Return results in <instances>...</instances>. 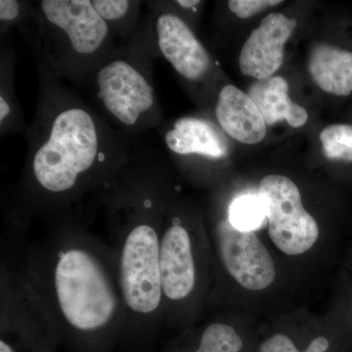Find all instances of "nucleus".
I'll use <instances>...</instances> for the list:
<instances>
[{
	"instance_id": "1a4fd4ad",
	"label": "nucleus",
	"mask_w": 352,
	"mask_h": 352,
	"mask_svg": "<svg viewBox=\"0 0 352 352\" xmlns=\"http://www.w3.org/2000/svg\"><path fill=\"white\" fill-rule=\"evenodd\" d=\"M296 21L281 13L266 16L252 32L241 50L239 66L245 76L256 80L271 78L284 62L285 44L291 38Z\"/></svg>"
},
{
	"instance_id": "412c9836",
	"label": "nucleus",
	"mask_w": 352,
	"mask_h": 352,
	"mask_svg": "<svg viewBox=\"0 0 352 352\" xmlns=\"http://www.w3.org/2000/svg\"><path fill=\"white\" fill-rule=\"evenodd\" d=\"M282 2L279 0H230L228 7L237 17L248 19L268 7L279 6Z\"/></svg>"
},
{
	"instance_id": "5701e85b",
	"label": "nucleus",
	"mask_w": 352,
	"mask_h": 352,
	"mask_svg": "<svg viewBox=\"0 0 352 352\" xmlns=\"http://www.w3.org/2000/svg\"><path fill=\"white\" fill-rule=\"evenodd\" d=\"M175 4L183 9H194L200 6L201 1H199V0H177L175 1Z\"/></svg>"
},
{
	"instance_id": "f8f14e48",
	"label": "nucleus",
	"mask_w": 352,
	"mask_h": 352,
	"mask_svg": "<svg viewBox=\"0 0 352 352\" xmlns=\"http://www.w3.org/2000/svg\"><path fill=\"white\" fill-rule=\"evenodd\" d=\"M164 143L178 156H201L220 160L228 154L226 138L208 120L197 117L176 120L171 129L164 132Z\"/></svg>"
},
{
	"instance_id": "9b49d317",
	"label": "nucleus",
	"mask_w": 352,
	"mask_h": 352,
	"mask_svg": "<svg viewBox=\"0 0 352 352\" xmlns=\"http://www.w3.org/2000/svg\"><path fill=\"white\" fill-rule=\"evenodd\" d=\"M215 116L221 129L241 143L256 144L265 138L266 124L256 104L232 85L220 90Z\"/></svg>"
},
{
	"instance_id": "39448f33",
	"label": "nucleus",
	"mask_w": 352,
	"mask_h": 352,
	"mask_svg": "<svg viewBox=\"0 0 352 352\" xmlns=\"http://www.w3.org/2000/svg\"><path fill=\"white\" fill-rule=\"evenodd\" d=\"M271 240L289 256L309 251L319 237L318 224L303 208L300 190L283 175L265 176L259 184Z\"/></svg>"
},
{
	"instance_id": "dca6fc26",
	"label": "nucleus",
	"mask_w": 352,
	"mask_h": 352,
	"mask_svg": "<svg viewBox=\"0 0 352 352\" xmlns=\"http://www.w3.org/2000/svg\"><path fill=\"white\" fill-rule=\"evenodd\" d=\"M12 57L2 55L1 94H0V129L3 132H12L22 129L23 122L19 106L16 102L13 88Z\"/></svg>"
},
{
	"instance_id": "9d476101",
	"label": "nucleus",
	"mask_w": 352,
	"mask_h": 352,
	"mask_svg": "<svg viewBox=\"0 0 352 352\" xmlns=\"http://www.w3.org/2000/svg\"><path fill=\"white\" fill-rule=\"evenodd\" d=\"M163 293L171 300L186 298L195 286V265L189 234L180 224L166 229L160 245Z\"/></svg>"
},
{
	"instance_id": "6ab92c4d",
	"label": "nucleus",
	"mask_w": 352,
	"mask_h": 352,
	"mask_svg": "<svg viewBox=\"0 0 352 352\" xmlns=\"http://www.w3.org/2000/svg\"><path fill=\"white\" fill-rule=\"evenodd\" d=\"M242 347V340L234 328L215 323L206 329L196 352H240Z\"/></svg>"
},
{
	"instance_id": "f3484780",
	"label": "nucleus",
	"mask_w": 352,
	"mask_h": 352,
	"mask_svg": "<svg viewBox=\"0 0 352 352\" xmlns=\"http://www.w3.org/2000/svg\"><path fill=\"white\" fill-rule=\"evenodd\" d=\"M266 219L263 201L259 196L244 195L235 199L229 208V221L242 231H254Z\"/></svg>"
},
{
	"instance_id": "4be33fe9",
	"label": "nucleus",
	"mask_w": 352,
	"mask_h": 352,
	"mask_svg": "<svg viewBox=\"0 0 352 352\" xmlns=\"http://www.w3.org/2000/svg\"><path fill=\"white\" fill-rule=\"evenodd\" d=\"M27 4L17 0H1L0 1V22L1 30L15 24H19L28 15Z\"/></svg>"
},
{
	"instance_id": "b1692460",
	"label": "nucleus",
	"mask_w": 352,
	"mask_h": 352,
	"mask_svg": "<svg viewBox=\"0 0 352 352\" xmlns=\"http://www.w3.org/2000/svg\"><path fill=\"white\" fill-rule=\"evenodd\" d=\"M0 352H13V351L4 340H1L0 342Z\"/></svg>"
},
{
	"instance_id": "0eeeda50",
	"label": "nucleus",
	"mask_w": 352,
	"mask_h": 352,
	"mask_svg": "<svg viewBox=\"0 0 352 352\" xmlns=\"http://www.w3.org/2000/svg\"><path fill=\"white\" fill-rule=\"evenodd\" d=\"M220 258L233 279L251 291L270 287L276 277L274 261L252 231L235 228L228 219L217 227Z\"/></svg>"
},
{
	"instance_id": "6e6552de",
	"label": "nucleus",
	"mask_w": 352,
	"mask_h": 352,
	"mask_svg": "<svg viewBox=\"0 0 352 352\" xmlns=\"http://www.w3.org/2000/svg\"><path fill=\"white\" fill-rule=\"evenodd\" d=\"M150 16L155 44L178 75L192 82L205 78L212 68V59L188 24L171 11Z\"/></svg>"
},
{
	"instance_id": "7ed1b4c3",
	"label": "nucleus",
	"mask_w": 352,
	"mask_h": 352,
	"mask_svg": "<svg viewBox=\"0 0 352 352\" xmlns=\"http://www.w3.org/2000/svg\"><path fill=\"white\" fill-rule=\"evenodd\" d=\"M154 43L148 19L85 82L101 117L131 138L153 129L161 118L153 80Z\"/></svg>"
},
{
	"instance_id": "a211bd4d",
	"label": "nucleus",
	"mask_w": 352,
	"mask_h": 352,
	"mask_svg": "<svg viewBox=\"0 0 352 352\" xmlns=\"http://www.w3.org/2000/svg\"><path fill=\"white\" fill-rule=\"evenodd\" d=\"M324 155L333 161L352 162V126L336 124L320 132Z\"/></svg>"
},
{
	"instance_id": "f03ea898",
	"label": "nucleus",
	"mask_w": 352,
	"mask_h": 352,
	"mask_svg": "<svg viewBox=\"0 0 352 352\" xmlns=\"http://www.w3.org/2000/svg\"><path fill=\"white\" fill-rule=\"evenodd\" d=\"M30 15V45L57 78L85 82L117 50L113 32L91 0H41Z\"/></svg>"
},
{
	"instance_id": "f257e3e1",
	"label": "nucleus",
	"mask_w": 352,
	"mask_h": 352,
	"mask_svg": "<svg viewBox=\"0 0 352 352\" xmlns=\"http://www.w3.org/2000/svg\"><path fill=\"white\" fill-rule=\"evenodd\" d=\"M38 61V108L27 129L28 170L43 192L63 195L95 173L124 168L136 144Z\"/></svg>"
},
{
	"instance_id": "423d86ee",
	"label": "nucleus",
	"mask_w": 352,
	"mask_h": 352,
	"mask_svg": "<svg viewBox=\"0 0 352 352\" xmlns=\"http://www.w3.org/2000/svg\"><path fill=\"white\" fill-rule=\"evenodd\" d=\"M159 237L149 223L136 224L126 236L120 258V286L127 307L154 312L163 295Z\"/></svg>"
},
{
	"instance_id": "2eb2a0df",
	"label": "nucleus",
	"mask_w": 352,
	"mask_h": 352,
	"mask_svg": "<svg viewBox=\"0 0 352 352\" xmlns=\"http://www.w3.org/2000/svg\"><path fill=\"white\" fill-rule=\"evenodd\" d=\"M95 11L105 21L113 36L126 41L138 30L140 1L129 0H91Z\"/></svg>"
},
{
	"instance_id": "ddd939ff",
	"label": "nucleus",
	"mask_w": 352,
	"mask_h": 352,
	"mask_svg": "<svg viewBox=\"0 0 352 352\" xmlns=\"http://www.w3.org/2000/svg\"><path fill=\"white\" fill-rule=\"evenodd\" d=\"M267 126L286 120L292 127H300L308 120L307 110L289 96V85L284 78L273 76L252 83L248 94Z\"/></svg>"
},
{
	"instance_id": "20e7f679",
	"label": "nucleus",
	"mask_w": 352,
	"mask_h": 352,
	"mask_svg": "<svg viewBox=\"0 0 352 352\" xmlns=\"http://www.w3.org/2000/svg\"><path fill=\"white\" fill-rule=\"evenodd\" d=\"M55 289L60 309L69 325L98 330L112 319L116 296L94 256L80 249L63 252L56 264Z\"/></svg>"
},
{
	"instance_id": "4468645a",
	"label": "nucleus",
	"mask_w": 352,
	"mask_h": 352,
	"mask_svg": "<svg viewBox=\"0 0 352 352\" xmlns=\"http://www.w3.org/2000/svg\"><path fill=\"white\" fill-rule=\"evenodd\" d=\"M308 72L328 94L349 96L352 92V52L330 44H315L308 58Z\"/></svg>"
},
{
	"instance_id": "aec40b11",
	"label": "nucleus",
	"mask_w": 352,
	"mask_h": 352,
	"mask_svg": "<svg viewBox=\"0 0 352 352\" xmlns=\"http://www.w3.org/2000/svg\"><path fill=\"white\" fill-rule=\"evenodd\" d=\"M329 340L324 337H318L312 340L311 344L303 352H325L329 349ZM259 352H300L295 344L287 336L276 333L264 340L259 347Z\"/></svg>"
}]
</instances>
